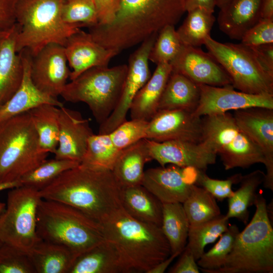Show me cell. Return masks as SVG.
<instances>
[{
    "instance_id": "cell-1",
    "label": "cell",
    "mask_w": 273,
    "mask_h": 273,
    "mask_svg": "<svg viewBox=\"0 0 273 273\" xmlns=\"http://www.w3.org/2000/svg\"><path fill=\"white\" fill-rule=\"evenodd\" d=\"M185 12L184 0H121L113 22L92 26L89 33L99 44L119 53L165 26H175Z\"/></svg>"
},
{
    "instance_id": "cell-2",
    "label": "cell",
    "mask_w": 273,
    "mask_h": 273,
    "mask_svg": "<svg viewBox=\"0 0 273 273\" xmlns=\"http://www.w3.org/2000/svg\"><path fill=\"white\" fill-rule=\"evenodd\" d=\"M121 191L111 170L79 164L39 192L43 199L70 205L100 222L122 206Z\"/></svg>"
},
{
    "instance_id": "cell-3",
    "label": "cell",
    "mask_w": 273,
    "mask_h": 273,
    "mask_svg": "<svg viewBox=\"0 0 273 273\" xmlns=\"http://www.w3.org/2000/svg\"><path fill=\"white\" fill-rule=\"evenodd\" d=\"M99 223L104 239L114 246L128 273H147L171 255L160 227L134 218L122 206Z\"/></svg>"
},
{
    "instance_id": "cell-4",
    "label": "cell",
    "mask_w": 273,
    "mask_h": 273,
    "mask_svg": "<svg viewBox=\"0 0 273 273\" xmlns=\"http://www.w3.org/2000/svg\"><path fill=\"white\" fill-rule=\"evenodd\" d=\"M36 230L41 240L66 246L76 258L104 239L99 222L70 205L43 199L38 206Z\"/></svg>"
},
{
    "instance_id": "cell-5",
    "label": "cell",
    "mask_w": 273,
    "mask_h": 273,
    "mask_svg": "<svg viewBox=\"0 0 273 273\" xmlns=\"http://www.w3.org/2000/svg\"><path fill=\"white\" fill-rule=\"evenodd\" d=\"M64 0H17L16 22L20 27L16 50H27L35 56L51 43L64 46L68 38L80 30L81 24H69L62 18Z\"/></svg>"
},
{
    "instance_id": "cell-6",
    "label": "cell",
    "mask_w": 273,
    "mask_h": 273,
    "mask_svg": "<svg viewBox=\"0 0 273 273\" xmlns=\"http://www.w3.org/2000/svg\"><path fill=\"white\" fill-rule=\"evenodd\" d=\"M266 204L262 194L257 193L251 220L237 235L223 266L208 273L273 272V228Z\"/></svg>"
},
{
    "instance_id": "cell-7",
    "label": "cell",
    "mask_w": 273,
    "mask_h": 273,
    "mask_svg": "<svg viewBox=\"0 0 273 273\" xmlns=\"http://www.w3.org/2000/svg\"><path fill=\"white\" fill-rule=\"evenodd\" d=\"M49 154L40 147L28 112L0 122V184L20 180Z\"/></svg>"
},
{
    "instance_id": "cell-8",
    "label": "cell",
    "mask_w": 273,
    "mask_h": 273,
    "mask_svg": "<svg viewBox=\"0 0 273 273\" xmlns=\"http://www.w3.org/2000/svg\"><path fill=\"white\" fill-rule=\"evenodd\" d=\"M127 71L126 64L92 67L67 83L60 96L67 102L86 104L101 124L119 102Z\"/></svg>"
},
{
    "instance_id": "cell-9",
    "label": "cell",
    "mask_w": 273,
    "mask_h": 273,
    "mask_svg": "<svg viewBox=\"0 0 273 273\" xmlns=\"http://www.w3.org/2000/svg\"><path fill=\"white\" fill-rule=\"evenodd\" d=\"M203 117V141L211 144L225 170L264 164L261 151L238 126L230 112Z\"/></svg>"
},
{
    "instance_id": "cell-10",
    "label": "cell",
    "mask_w": 273,
    "mask_h": 273,
    "mask_svg": "<svg viewBox=\"0 0 273 273\" xmlns=\"http://www.w3.org/2000/svg\"><path fill=\"white\" fill-rule=\"evenodd\" d=\"M204 44L227 73L234 88L250 94L273 95V75L264 68L250 48L241 43L218 42L211 36Z\"/></svg>"
},
{
    "instance_id": "cell-11",
    "label": "cell",
    "mask_w": 273,
    "mask_h": 273,
    "mask_svg": "<svg viewBox=\"0 0 273 273\" xmlns=\"http://www.w3.org/2000/svg\"><path fill=\"white\" fill-rule=\"evenodd\" d=\"M0 215V239L27 252L41 240L36 230L37 212L42 199L38 191L21 186L10 189Z\"/></svg>"
},
{
    "instance_id": "cell-12",
    "label": "cell",
    "mask_w": 273,
    "mask_h": 273,
    "mask_svg": "<svg viewBox=\"0 0 273 273\" xmlns=\"http://www.w3.org/2000/svg\"><path fill=\"white\" fill-rule=\"evenodd\" d=\"M157 34H154L143 41L130 56L119 102L107 119L100 124L99 133H109L126 120L127 114L135 95L151 76L149 57Z\"/></svg>"
},
{
    "instance_id": "cell-13",
    "label": "cell",
    "mask_w": 273,
    "mask_h": 273,
    "mask_svg": "<svg viewBox=\"0 0 273 273\" xmlns=\"http://www.w3.org/2000/svg\"><path fill=\"white\" fill-rule=\"evenodd\" d=\"M198 104L192 112L200 117L251 107L273 109V95L250 94L236 90L232 85L215 86L199 84Z\"/></svg>"
},
{
    "instance_id": "cell-14",
    "label": "cell",
    "mask_w": 273,
    "mask_h": 273,
    "mask_svg": "<svg viewBox=\"0 0 273 273\" xmlns=\"http://www.w3.org/2000/svg\"><path fill=\"white\" fill-rule=\"evenodd\" d=\"M147 140L151 160H156L161 166L169 164L206 171L209 165L216 162V153L206 140L194 143L178 140L159 142Z\"/></svg>"
},
{
    "instance_id": "cell-15",
    "label": "cell",
    "mask_w": 273,
    "mask_h": 273,
    "mask_svg": "<svg viewBox=\"0 0 273 273\" xmlns=\"http://www.w3.org/2000/svg\"><path fill=\"white\" fill-rule=\"evenodd\" d=\"M198 170L170 164L144 172L142 185L162 203H183L191 193Z\"/></svg>"
},
{
    "instance_id": "cell-16",
    "label": "cell",
    "mask_w": 273,
    "mask_h": 273,
    "mask_svg": "<svg viewBox=\"0 0 273 273\" xmlns=\"http://www.w3.org/2000/svg\"><path fill=\"white\" fill-rule=\"evenodd\" d=\"M64 46L51 43L32 56L31 77L34 85L55 99L61 94L70 76Z\"/></svg>"
},
{
    "instance_id": "cell-17",
    "label": "cell",
    "mask_w": 273,
    "mask_h": 273,
    "mask_svg": "<svg viewBox=\"0 0 273 273\" xmlns=\"http://www.w3.org/2000/svg\"><path fill=\"white\" fill-rule=\"evenodd\" d=\"M238 126L262 152L266 168L263 186L273 191V109L251 107L234 111Z\"/></svg>"
},
{
    "instance_id": "cell-18",
    "label": "cell",
    "mask_w": 273,
    "mask_h": 273,
    "mask_svg": "<svg viewBox=\"0 0 273 273\" xmlns=\"http://www.w3.org/2000/svg\"><path fill=\"white\" fill-rule=\"evenodd\" d=\"M185 109L159 110L148 122L146 139L156 142L203 141L202 118Z\"/></svg>"
},
{
    "instance_id": "cell-19",
    "label": "cell",
    "mask_w": 273,
    "mask_h": 273,
    "mask_svg": "<svg viewBox=\"0 0 273 273\" xmlns=\"http://www.w3.org/2000/svg\"><path fill=\"white\" fill-rule=\"evenodd\" d=\"M172 71L180 73L198 84L215 86L232 85V81L222 66L208 52L198 47L183 44L170 63Z\"/></svg>"
},
{
    "instance_id": "cell-20",
    "label": "cell",
    "mask_w": 273,
    "mask_h": 273,
    "mask_svg": "<svg viewBox=\"0 0 273 273\" xmlns=\"http://www.w3.org/2000/svg\"><path fill=\"white\" fill-rule=\"evenodd\" d=\"M58 144L55 158L81 163L87 141L94 134L89 120L81 114L62 106L59 108Z\"/></svg>"
},
{
    "instance_id": "cell-21",
    "label": "cell",
    "mask_w": 273,
    "mask_h": 273,
    "mask_svg": "<svg viewBox=\"0 0 273 273\" xmlns=\"http://www.w3.org/2000/svg\"><path fill=\"white\" fill-rule=\"evenodd\" d=\"M67 62L72 69V80L86 70L96 66H107L119 53L106 49L81 29L70 36L64 46Z\"/></svg>"
},
{
    "instance_id": "cell-22",
    "label": "cell",
    "mask_w": 273,
    "mask_h": 273,
    "mask_svg": "<svg viewBox=\"0 0 273 273\" xmlns=\"http://www.w3.org/2000/svg\"><path fill=\"white\" fill-rule=\"evenodd\" d=\"M20 30L17 22L0 29V107L13 96L22 81V58L21 53L16 50Z\"/></svg>"
},
{
    "instance_id": "cell-23",
    "label": "cell",
    "mask_w": 273,
    "mask_h": 273,
    "mask_svg": "<svg viewBox=\"0 0 273 273\" xmlns=\"http://www.w3.org/2000/svg\"><path fill=\"white\" fill-rule=\"evenodd\" d=\"M20 53L23 66L22 81L13 96L0 107V122L28 112L42 104H49L59 108L63 106V103L58 99L44 94L34 85L30 72L32 56L26 49Z\"/></svg>"
},
{
    "instance_id": "cell-24",
    "label": "cell",
    "mask_w": 273,
    "mask_h": 273,
    "mask_svg": "<svg viewBox=\"0 0 273 273\" xmlns=\"http://www.w3.org/2000/svg\"><path fill=\"white\" fill-rule=\"evenodd\" d=\"M262 0H231L220 9L217 20L220 30L231 39L241 40L261 17Z\"/></svg>"
},
{
    "instance_id": "cell-25",
    "label": "cell",
    "mask_w": 273,
    "mask_h": 273,
    "mask_svg": "<svg viewBox=\"0 0 273 273\" xmlns=\"http://www.w3.org/2000/svg\"><path fill=\"white\" fill-rule=\"evenodd\" d=\"M172 71L170 63H160L135 95L129 111L132 119L149 121L158 111L159 102Z\"/></svg>"
},
{
    "instance_id": "cell-26",
    "label": "cell",
    "mask_w": 273,
    "mask_h": 273,
    "mask_svg": "<svg viewBox=\"0 0 273 273\" xmlns=\"http://www.w3.org/2000/svg\"><path fill=\"white\" fill-rule=\"evenodd\" d=\"M152 160L147 139L121 150L112 172L121 188L142 185L145 164Z\"/></svg>"
},
{
    "instance_id": "cell-27",
    "label": "cell",
    "mask_w": 273,
    "mask_h": 273,
    "mask_svg": "<svg viewBox=\"0 0 273 273\" xmlns=\"http://www.w3.org/2000/svg\"><path fill=\"white\" fill-rule=\"evenodd\" d=\"M68 273H128L118 252L104 240L75 258Z\"/></svg>"
},
{
    "instance_id": "cell-28",
    "label": "cell",
    "mask_w": 273,
    "mask_h": 273,
    "mask_svg": "<svg viewBox=\"0 0 273 273\" xmlns=\"http://www.w3.org/2000/svg\"><path fill=\"white\" fill-rule=\"evenodd\" d=\"M121 203L134 218L161 227L162 203L142 185L121 188Z\"/></svg>"
},
{
    "instance_id": "cell-29",
    "label": "cell",
    "mask_w": 273,
    "mask_h": 273,
    "mask_svg": "<svg viewBox=\"0 0 273 273\" xmlns=\"http://www.w3.org/2000/svg\"><path fill=\"white\" fill-rule=\"evenodd\" d=\"M27 253L35 273H68L76 258L66 246L43 240Z\"/></svg>"
},
{
    "instance_id": "cell-30",
    "label": "cell",
    "mask_w": 273,
    "mask_h": 273,
    "mask_svg": "<svg viewBox=\"0 0 273 273\" xmlns=\"http://www.w3.org/2000/svg\"><path fill=\"white\" fill-rule=\"evenodd\" d=\"M198 84L184 75L171 71L161 96L158 111L185 109L193 112L200 98Z\"/></svg>"
},
{
    "instance_id": "cell-31",
    "label": "cell",
    "mask_w": 273,
    "mask_h": 273,
    "mask_svg": "<svg viewBox=\"0 0 273 273\" xmlns=\"http://www.w3.org/2000/svg\"><path fill=\"white\" fill-rule=\"evenodd\" d=\"M190 223L183 204L162 203L161 230L170 246L171 254L180 255L188 240Z\"/></svg>"
},
{
    "instance_id": "cell-32",
    "label": "cell",
    "mask_w": 273,
    "mask_h": 273,
    "mask_svg": "<svg viewBox=\"0 0 273 273\" xmlns=\"http://www.w3.org/2000/svg\"><path fill=\"white\" fill-rule=\"evenodd\" d=\"M264 178L265 173L259 169L242 175L239 188L228 198V211L225 215L228 219L236 218L245 224L247 223L248 208L254 205L257 189Z\"/></svg>"
},
{
    "instance_id": "cell-33",
    "label": "cell",
    "mask_w": 273,
    "mask_h": 273,
    "mask_svg": "<svg viewBox=\"0 0 273 273\" xmlns=\"http://www.w3.org/2000/svg\"><path fill=\"white\" fill-rule=\"evenodd\" d=\"M29 113L42 149L48 153L55 152L59 133V107L49 104L38 106Z\"/></svg>"
},
{
    "instance_id": "cell-34",
    "label": "cell",
    "mask_w": 273,
    "mask_h": 273,
    "mask_svg": "<svg viewBox=\"0 0 273 273\" xmlns=\"http://www.w3.org/2000/svg\"><path fill=\"white\" fill-rule=\"evenodd\" d=\"M187 12V16L176 30L177 33L183 44L200 47L210 36L215 21L213 12L202 8H196Z\"/></svg>"
},
{
    "instance_id": "cell-35",
    "label": "cell",
    "mask_w": 273,
    "mask_h": 273,
    "mask_svg": "<svg viewBox=\"0 0 273 273\" xmlns=\"http://www.w3.org/2000/svg\"><path fill=\"white\" fill-rule=\"evenodd\" d=\"M121 150L113 144L109 133L93 134L80 164L92 168L112 170Z\"/></svg>"
},
{
    "instance_id": "cell-36",
    "label": "cell",
    "mask_w": 273,
    "mask_h": 273,
    "mask_svg": "<svg viewBox=\"0 0 273 273\" xmlns=\"http://www.w3.org/2000/svg\"><path fill=\"white\" fill-rule=\"evenodd\" d=\"M229 220L225 215L220 214L210 220L190 225L185 248L192 252L196 261L204 253L205 247L214 243L227 230Z\"/></svg>"
},
{
    "instance_id": "cell-37",
    "label": "cell",
    "mask_w": 273,
    "mask_h": 273,
    "mask_svg": "<svg viewBox=\"0 0 273 273\" xmlns=\"http://www.w3.org/2000/svg\"><path fill=\"white\" fill-rule=\"evenodd\" d=\"M182 204L190 225L210 220L221 214L216 199L205 189L195 184Z\"/></svg>"
},
{
    "instance_id": "cell-38",
    "label": "cell",
    "mask_w": 273,
    "mask_h": 273,
    "mask_svg": "<svg viewBox=\"0 0 273 273\" xmlns=\"http://www.w3.org/2000/svg\"><path fill=\"white\" fill-rule=\"evenodd\" d=\"M74 161L52 159H46L39 165L25 174L20 179L22 186L38 191L42 190L64 172L78 166Z\"/></svg>"
},
{
    "instance_id": "cell-39",
    "label": "cell",
    "mask_w": 273,
    "mask_h": 273,
    "mask_svg": "<svg viewBox=\"0 0 273 273\" xmlns=\"http://www.w3.org/2000/svg\"><path fill=\"white\" fill-rule=\"evenodd\" d=\"M240 232L236 224L229 225L218 241L197 261L200 270L205 273L220 268L231 251L237 235Z\"/></svg>"
},
{
    "instance_id": "cell-40",
    "label": "cell",
    "mask_w": 273,
    "mask_h": 273,
    "mask_svg": "<svg viewBox=\"0 0 273 273\" xmlns=\"http://www.w3.org/2000/svg\"><path fill=\"white\" fill-rule=\"evenodd\" d=\"M182 45L174 26H165L158 33L149 60L156 65L170 63L176 56Z\"/></svg>"
},
{
    "instance_id": "cell-41",
    "label": "cell",
    "mask_w": 273,
    "mask_h": 273,
    "mask_svg": "<svg viewBox=\"0 0 273 273\" xmlns=\"http://www.w3.org/2000/svg\"><path fill=\"white\" fill-rule=\"evenodd\" d=\"M62 18L69 24H81L88 28L98 23L94 0H64Z\"/></svg>"
},
{
    "instance_id": "cell-42",
    "label": "cell",
    "mask_w": 273,
    "mask_h": 273,
    "mask_svg": "<svg viewBox=\"0 0 273 273\" xmlns=\"http://www.w3.org/2000/svg\"><path fill=\"white\" fill-rule=\"evenodd\" d=\"M0 273H35L26 252L11 244L0 246Z\"/></svg>"
},
{
    "instance_id": "cell-43",
    "label": "cell",
    "mask_w": 273,
    "mask_h": 273,
    "mask_svg": "<svg viewBox=\"0 0 273 273\" xmlns=\"http://www.w3.org/2000/svg\"><path fill=\"white\" fill-rule=\"evenodd\" d=\"M148 122L132 119L125 121L109 133L113 144L118 149L122 150L146 139Z\"/></svg>"
},
{
    "instance_id": "cell-44",
    "label": "cell",
    "mask_w": 273,
    "mask_h": 273,
    "mask_svg": "<svg viewBox=\"0 0 273 273\" xmlns=\"http://www.w3.org/2000/svg\"><path fill=\"white\" fill-rule=\"evenodd\" d=\"M242 176L237 173L224 180L216 179L208 176L206 171H198L195 184L205 189L216 199L222 201L233 196L232 186L239 184Z\"/></svg>"
},
{
    "instance_id": "cell-45",
    "label": "cell",
    "mask_w": 273,
    "mask_h": 273,
    "mask_svg": "<svg viewBox=\"0 0 273 273\" xmlns=\"http://www.w3.org/2000/svg\"><path fill=\"white\" fill-rule=\"evenodd\" d=\"M241 41L248 47L273 43V19L261 18L244 34Z\"/></svg>"
},
{
    "instance_id": "cell-46",
    "label": "cell",
    "mask_w": 273,
    "mask_h": 273,
    "mask_svg": "<svg viewBox=\"0 0 273 273\" xmlns=\"http://www.w3.org/2000/svg\"><path fill=\"white\" fill-rule=\"evenodd\" d=\"M121 0H94L98 23L108 25L114 20L118 13Z\"/></svg>"
},
{
    "instance_id": "cell-47",
    "label": "cell",
    "mask_w": 273,
    "mask_h": 273,
    "mask_svg": "<svg viewBox=\"0 0 273 273\" xmlns=\"http://www.w3.org/2000/svg\"><path fill=\"white\" fill-rule=\"evenodd\" d=\"M180 257L169 270L170 273H199V267L192 252L185 248Z\"/></svg>"
},
{
    "instance_id": "cell-48",
    "label": "cell",
    "mask_w": 273,
    "mask_h": 273,
    "mask_svg": "<svg viewBox=\"0 0 273 273\" xmlns=\"http://www.w3.org/2000/svg\"><path fill=\"white\" fill-rule=\"evenodd\" d=\"M264 68L273 75V43L249 47Z\"/></svg>"
},
{
    "instance_id": "cell-49",
    "label": "cell",
    "mask_w": 273,
    "mask_h": 273,
    "mask_svg": "<svg viewBox=\"0 0 273 273\" xmlns=\"http://www.w3.org/2000/svg\"><path fill=\"white\" fill-rule=\"evenodd\" d=\"M16 2L17 0H0V29L10 27L16 22Z\"/></svg>"
},
{
    "instance_id": "cell-50",
    "label": "cell",
    "mask_w": 273,
    "mask_h": 273,
    "mask_svg": "<svg viewBox=\"0 0 273 273\" xmlns=\"http://www.w3.org/2000/svg\"><path fill=\"white\" fill-rule=\"evenodd\" d=\"M186 12L196 8H202L213 12L216 7V0H184Z\"/></svg>"
},
{
    "instance_id": "cell-51",
    "label": "cell",
    "mask_w": 273,
    "mask_h": 273,
    "mask_svg": "<svg viewBox=\"0 0 273 273\" xmlns=\"http://www.w3.org/2000/svg\"><path fill=\"white\" fill-rule=\"evenodd\" d=\"M178 254H171L168 258L162 260L153 268L150 269L147 273H163L168 268L170 264L177 256Z\"/></svg>"
},
{
    "instance_id": "cell-52",
    "label": "cell",
    "mask_w": 273,
    "mask_h": 273,
    "mask_svg": "<svg viewBox=\"0 0 273 273\" xmlns=\"http://www.w3.org/2000/svg\"><path fill=\"white\" fill-rule=\"evenodd\" d=\"M261 17L273 19V0H262Z\"/></svg>"
},
{
    "instance_id": "cell-53",
    "label": "cell",
    "mask_w": 273,
    "mask_h": 273,
    "mask_svg": "<svg viewBox=\"0 0 273 273\" xmlns=\"http://www.w3.org/2000/svg\"><path fill=\"white\" fill-rule=\"evenodd\" d=\"M22 186L20 180L0 184V192Z\"/></svg>"
},
{
    "instance_id": "cell-54",
    "label": "cell",
    "mask_w": 273,
    "mask_h": 273,
    "mask_svg": "<svg viewBox=\"0 0 273 273\" xmlns=\"http://www.w3.org/2000/svg\"><path fill=\"white\" fill-rule=\"evenodd\" d=\"M266 211L267 213V215L268 216V218L271 222L272 223L273 222V202H272V199L271 200V201L268 204H266Z\"/></svg>"
},
{
    "instance_id": "cell-55",
    "label": "cell",
    "mask_w": 273,
    "mask_h": 273,
    "mask_svg": "<svg viewBox=\"0 0 273 273\" xmlns=\"http://www.w3.org/2000/svg\"><path fill=\"white\" fill-rule=\"evenodd\" d=\"M231 1V0H216V6L220 9L226 5Z\"/></svg>"
},
{
    "instance_id": "cell-56",
    "label": "cell",
    "mask_w": 273,
    "mask_h": 273,
    "mask_svg": "<svg viewBox=\"0 0 273 273\" xmlns=\"http://www.w3.org/2000/svg\"><path fill=\"white\" fill-rule=\"evenodd\" d=\"M5 208H6V204L3 202H0V215L4 211Z\"/></svg>"
},
{
    "instance_id": "cell-57",
    "label": "cell",
    "mask_w": 273,
    "mask_h": 273,
    "mask_svg": "<svg viewBox=\"0 0 273 273\" xmlns=\"http://www.w3.org/2000/svg\"><path fill=\"white\" fill-rule=\"evenodd\" d=\"M3 242L0 239V246L2 244Z\"/></svg>"
}]
</instances>
